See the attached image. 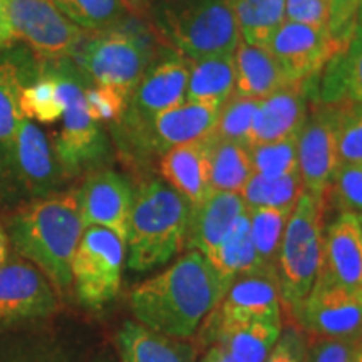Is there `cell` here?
Returning <instances> with one entry per match:
<instances>
[{
  "label": "cell",
  "mask_w": 362,
  "mask_h": 362,
  "mask_svg": "<svg viewBox=\"0 0 362 362\" xmlns=\"http://www.w3.org/2000/svg\"><path fill=\"white\" fill-rule=\"evenodd\" d=\"M309 341L305 332L296 324L282 327V332L264 362H307Z\"/></svg>",
  "instance_id": "obj_41"
},
{
  "label": "cell",
  "mask_w": 362,
  "mask_h": 362,
  "mask_svg": "<svg viewBox=\"0 0 362 362\" xmlns=\"http://www.w3.org/2000/svg\"><path fill=\"white\" fill-rule=\"evenodd\" d=\"M305 83L291 84L269 98L260 99L253 117L248 146L293 138L307 119Z\"/></svg>",
  "instance_id": "obj_22"
},
{
  "label": "cell",
  "mask_w": 362,
  "mask_h": 362,
  "mask_svg": "<svg viewBox=\"0 0 362 362\" xmlns=\"http://www.w3.org/2000/svg\"><path fill=\"white\" fill-rule=\"evenodd\" d=\"M248 148H250L253 173L277 178L298 170L297 136L274 143L253 144Z\"/></svg>",
  "instance_id": "obj_37"
},
{
  "label": "cell",
  "mask_w": 362,
  "mask_h": 362,
  "mask_svg": "<svg viewBox=\"0 0 362 362\" xmlns=\"http://www.w3.org/2000/svg\"><path fill=\"white\" fill-rule=\"evenodd\" d=\"M188 76L189 59L168 49L146 67L131 90L128 107L119 121H144L178 106L187 96Z\"/></svg>",
  "instance_id": "obj_17"
},
{
  "label": "cell",
  "mask_w": 362,
  "mask_h": 362,
  "mask_svg": "<svg viewBox=\"0 0 362 362\" xmlns=\"http://www.w3.org/2000/svg\"><path fill=\"white\" fill-rule=\"evenodd\" d=\"M243 42L269 47L285 19V0H228Z\"/></svg>",
  "instance_id": "obj_30"
},
{
  "label": "cell",
  "mask_w": 362,
  "mask_h": 362,
  "mask_svg": "<svg viewBox=\"0 0 362 362\" xmlns=\"http://www.w3.org/2000/svg\"><path fill=\"white\" fill-rule=\"evenodd\" d=\"M202 362H233L232 357L226 354L225 349L218 344H214L210 347V351L206 352L205 357H203Z\"/></svg>",
  "instance_id": "obj_45"
},
{
  "label": "cell",
  "mask_w": 362,
  "mask_h": 362,
  "mask_svg": "<svg viewBox=\"0 0 362 362\" xmlns=\"http://www.w3.org/2000/svg\"><path fill=\"white\" fill-rule=\"evenodd\" d=\"M228 292L205 255L188 250L173 265L131 291L134 319L163 336L189 339Z\"/></svg>",
  "instance_id": "obj_1"
},
{
  "label": "cell",
  "mask_w": 362,
  "mask_h": 362,
  "mask_svg": "<svg viewBox=\"0 0 362 362\" xmlns=\"http://www.w3.org/2000/svg\"><path fill=\"white\" fill-rule=\"evenodd\" d=\"M149 0H126V4H128L129 8H141L146 6Z\"/></svg>",
  "instance_id": "obj_50"
},
{
  "label": "cell",
  "mask_w": 362,
  "mask_h": 362,
  "mask_svg": "<svg viewBox=\"0 0 362 362\" xmlns=\"http://www.w3.org/2000/svg\"><path fill=\"white\" fill-rule=\"evenodd\" d=\"M210 327V325H208ZM282 332V322H252L214 327L211 341L233 362H264Z\"/></svg>",
  "instance_id": "obj_27"
},
{
  "label": "cell",
  "mask_w": 362,
  "mask_h": 362,
  "mask_svg": "<svg viewBox=\"0 0 362 362\" xmlns=\"http://www.w3.org/2000/svg\"><path fill=\"white\" fill-rule=\"evenodd\" d=\"M220 110L197 103H181L144 121H119L115 133L119 146L133 158L163 155L168 149L206 138L214 133Z\"/></svg>",
  "instance_id": "obj_8"
},
{
  "label": "cell",
  "mask_w": 362,
  "mask_h": 362,
  "mask_svg": "<svg viewBox=\"0 0 362 362\" xmlns=\"http://www.w3.org/2000/svg\"><path fill=\"white\" fill-rule=\"evenodd\" d=\"M62 181L64 173L51 141L34 121L24 117L0 171V183L33 202L56 193Z\"/></svg>",
  "instance_id": "obj_11"
},
{
  "label": "cell",
  "mask_w": 362,
  "mask_h": 362,
  "mask_svg": "<svg viewBox=\"0 0 362 362\" xmlns=\"http://www.w3.org/2000/svg\"><path fill=\"white\" fill-rule=\"evenodd\" d=\"M13 42L12 39V34H11V29H8L6 19H4L2 12H0V49L7 47V45H11Z\"/></svg>",
  "instance_id": "obj_48"
},
{
  "label": "cell",
  "mask_w": 362,
  "mask_h": 362,
  "mask_svg": "<svg viewBox=\"0 0 362 362\" xmlns=\"http://www.w3.org/2000/svg\"><path fill=\"white\" fill-rule=\"evenodd\" d=\"M208 262L214 265L216 274L230 288L235 280L242 275L264 272L260 260L257 259L255 248L250 240V218L248 210L237 220L232 232L220 243V247L208 257ZM275 272V270H274Z\"/></svg>",
  "instance_id": "obj_28"
},
{
  "label": "cell",
  "mask_w": 362,
  "mask_h": 362,
  "mask_svg": "<svg viewBox=\"0 0 362 362\" xmlns=\"http://www.w3.org/2000/svg\"><path fill=\"white\" fill-rule=\"evenodd\" d=\"M11 255V240H8V235L4 226L0 225V265L4 264Z\"/></svg>",
  "instance_id": "obj_47"
},
{
  "label": "cell",
  "mask_w": 362,
  "mask_h": 362,
  "mask_svg": "<svg viewBox=\"0 0 362 362\" xmlns=\"http://www.w3.org/2000/svg\"><path fill=\"white\" fill-rule=\"evenodd\" d=\"M0 362H49L39 356H30L25 352L21 354H0Z\"/></svg>",
  "instance_id": "obj_46"
},
{
  "label": "cell",
  "mask_w": 362,
  "mask_h": 362,
  "mask_svg": "<svg viewBox=\"0 0 362 362\" xmlns=\"http://www.w3.org/2000/svg\"><path fill=\"white\" fill-rule=\"evenodd\" d=\"M253 168L250 160V148L242 143L226 141L210 134V185L215 192L240 193Z\"/></svg>",
  "instance_id": "obj_29"
},
{
  "label": "cell",
  "mask_w": 362,
  "mask_h": 362,
  "mask_svg": "<svg viewBox=\"0 0 362 362\" xmlns=\"http://www.w3.org/2000/svg\"><path fill=\"white\" fill-rule=\"evenodd\" d=\"M267 49L277 59L291 83L297 84L317 78L330 59L341 51V45L329 29L284 22Z\"/></svg>",
  "instance_id": "obj_16"
},
{
  "label": "cell",
  "mask_w": 362,
  "mask_h": 362,
  "mask_svg": "<svg viewBox=\"0 0 362 362\" xmlns=\"http://www.w3.org/2000/svg\"><path fill=\"white\" fill-rule=\"evenodd\" d=\"M252 322H282V300L274 270L238 277L230 285L220 305L208 315L210 327Z\"/></svg>",
  "instance_id": "obj_15"
},
{
  "label": "cell",
  "mask_w": 362,
  "mask_h": 362,
  "mask_svg": "<svg viewBox=\"0 0 362 362\" xmlns=\"http://www.w3.org/2000/svg\"><path fill=\"white\" fill-rule=\"evenodd\" d=\"M361 4H362V0H361Z\"/></svg>",
  "instance_id": "obj_52"
},
{
  "label": "cell",
  "mask_w": 362,
  "mask_h": 362,
  "mask_svg": "<svg viewBox=\"0 0 362 362\" xmlns=\"http://www.w3.org/2000/svg\"><path fill=\"white\" fill-rule=\"evenodd\" d=\"M19 107L22 117L39 123H56L64 112L59 88L52 76L44 69L42 59L37 76L29 84L22 86L19 93Z\"/></svg>",
  "instance_id": "obj_33"
},
{
  "label": "cell",
  "mask_w": 362,
  "mask_h": 362,
  "mask_svg": "<svg viewBox=\"0 0 362 362\" xmlns=\"http://www.w3.org/2000/svg\"><path fill=\"white\" fill-rule=\"evenodd\" d=\"M302 192H304V185L297 170L291 175L277 176V178L253 173L240 194L245 202L247 210L250 208L293 210Z\"/></svg>",
  "instance_id": "obj_31"
},
{
  "label": "cell",
  "mask_w": 362,
  "mask_h": 362,
  "mask_svg": "<svg viewBox=\"0 0 362 362\" xmlns=\"http://www.w3.org/2000/svg\"><path fill=\"white\" fill-rule=\"evenodd\" d=\"M337 153L339 165L362 163V103L339 106Z\"/></svg>",
  "instance_id": "obj_38"
},
{
  "label": "cell",
  "mask_w": 362,
  "mask_h": 362,
  "mask_svg": "<svg viewBox=\"0 0 362 362\" xmlns=\"http://www.w3.org/2000/svg\"><path fill=\"white\" fill-rule=\"evenodd\" d=\"M317 279L362 288V225L357 214L341 211L324 230L322 267Z\"/></svg>",
  "instance_id": "obj_20"
},
{
  "label": "cell",
  "mask_w": 362,
  "mask_h": 362,
  "mask_svg": "<svg viewBox=\"0 0 362 362\" xmlns=\"http://www.w3.org/2000/svg\"><path fill=\"white\" fill-rule=\"evenodd\" d=\"M245 211L242 194L214 189L200 206L192 208L185 248L200 252L208 259Z\"/></svg>",
  "instance_id": "obj_23"
},
{
  "label": "cell",
  "mask_w": 362,
  "mask_h": 362,
  "mask_svg": "<svg viewBox=\"0 0 362 362\" xmlns=\"http://www.w3.org/2000/svg\"><path fill=\"white\" fill-rule=\"evenodd\" d=\"M22 83L12 59L0 64V171L6 165L22 117L19 93Z\"/></svg>",
  "instance_id": "obj_34"
},
{
  "label": "cell",
  "mask_w": 362,
  "mask_h": 362,
  "mask_svg": "<svg viewBox=\"0 0 362 362\" xmlns=\"http://www.w3.org/2000/svg\"><path fill=\"white\" fill-rule=\"evenodd\" d=\"M126 243L103 226H88L71 264L72 288L81 304L101 309L121 291Z\"/></svg>",
  "instance_id": "obj_9"
},
{
  "label": "cell",
  "mask_w": 362,
  "mask_h": 362,
  "mask_svg": "<svg viewBox=\"0 0 362 362\" xmlns=\"http://www.w3.org/2000/svg\"><path fill=\"white\" fill-rule=\"evenodd\" d=\"M305 86L314 104L362 103V4L349 42L330 59L317 78L305 81Z\"/></svg>",
  "instance_id": "obj_19"
},
{
  "label": "cell",
  "mask_w": 362,
  "mask_h": 362,
  "mask_svg": "<svg viewBox=\"0 0 362 362\" xmlns=\"http://www.w3.org/2000/svg\"><path fill=\"white\" fill-rule=\"evenodd\" d=\"M187 98L188 101L221 110L223 104L232 98L237 69H235V54L214 56L189 61Z\"/></svg>",
  "instance_id": "obj_26"
},
{
  "label": "cell",
  "mask_w": 362,
  "mask_h": 362,
  "mask_svg": "<svg viewBox=\"0 0 362 362\" xmlns=\"http://www.w3.org/2000/svg\"><path fill=\"white\" fill-rule=\"evenodd\" d=\"M329 2V33L341 45V51L352 37L356 27L361 0H327Z\"/></svg>",
  "instance_id": "obj_42"
},
{
  "label": "cell",
  "mask_w": 362,
  "mask_h": 362,
  "mask_svg": "<svg viewBox=\"0 0 362 362\" xmlns=\"http://www.w3.org/2000/svg\"><path fill=\"white\" fill-rule=\"evenodd\" d=\"M192 208L165 181L151 178L136 189L131 210L128 267L144 274L165 265L187 243Z\"/></svg>",
  "instance_id": "obj_3"
},
{
  "label": "cell",
  "mask_w": 362,
  "mask_h": 362,
  "mask_svg": "<svg viewBox=\"0 0 362 362\" xmlns=\"http://www.w3.org/2000/svg\"><path fill=\"white\" fill-rule=\"evenodd\" d=\"M292 317L298 327L314 337L361 339L362 288L342 287L317 279Z\"/></svg>",
  "instance_id": "obj_12"
},
{
  "label": "cell",
  "mask_w": 362,
  "mask_h": 362,
  "mask_svg": "<svg viewBox=\"0 0 362 362\" xmlns=\"http://www.w3.org/2000/svg\"><path fill=\"white\" fill-rule=\"evenodd\" d=\"M0 12L12 39L25 42L42 61L74 57L88 35L51 0H0Z\"/></svg>",
  "instance_id": "obj_10"
},
{
  "label": "cell",
  "mask_w": 362,
  "mask_h": 362,
  "mask_svg": "<svg viewBox=\"0 0 362 362\" xmlns=\"http://www.w3.org/2000/svg\"><path fill=\"white\" fill-rule=\"evenodd\" d=\"M71 22L89 33L111 29L123 21L126 0H51Z\"/></svg>",
  "instance_id": "obj_35"
},
{
  "label": "cell",
  "mask_w": 362,
  "mask_h": 362,
  "mask_svg": "<svg viewBox=\"0 0 362 362\" xmlns=\"http://www.w3.org/2000/svg\"><path fill=\"white\" fill-rule=\"evenodd\" d=\"M151 59V44L133 27L99 30L79 45L74 62L96 86H110L126 94L141 79Z\"/></svg>",
  "instance_id": "obj_7"
},
{
  "label": "cell",
  "mask_w": 362,
  "mask_h": 362,
  "mask_svg": "<svg viewBox=\"0 0 362 362\" xmlns=\"http://www.w3.org/2000/svg\"><path fill=\"white\" fill-rule=\"evenodd\" d=\"M86 106L98 123H117L128 107V96L110 86H94L86 90Z\"/></svg>",
  "instance_id": "obj_40"
},
{
  "label": "cell",
  "mask_w": 362,
  "mask_h": 362,
  "mask_svg": "<svg viewBox=\"0 0 362 362\" xmlns=\"http://www.w3.org/2000/svg\"><path fill=\"white\" fill-rule=\"evenodd\" d=\"M84 226H103L126 243L129 233L134 192L123 175L112 170H94L78 189Z\"/></svg>",
  "instance_id": "obj_18"
},
{
  "label": "cell",
  "mask_w": 362,
  "mask_h": 362,
  "mask_svg": "<svg viewBox=\"0 0 362 362\" xmlns=\"http://www.w3.org/2000/svg\"><path fill=\"white\" fill-rule=\"evenodd\" d=\"M121 362H197L198 349L183 339L158 334L134 320H126L116 334Z\"/></svg>",
  "instance_id": "obj_24"
},
{
  "label": "cell",
  "mask_w": 362,
  "mask_h": 362,
  "mask_svg": "<svg viewBox=\"0 0 362 362\" xmlns=\"http://www.w3.org/2000/svg\"><path fill=\"white\" fill-rule=\"evenodd\" d=\"M158 168L165 183L180 193L189 208L200 206L214 192L210 185V134L165 151Z\"/></svg>",
  "instance_id": "obj_21"
},
{
  "label": "cell",
  "mask_w": 362,
  "mask_h": 362,
  "mask_svg": "<svg viewBox=\"0 0 362 362\" xmlns=\"http://www.w3.org/2000/svg\"><path fill=\"white\" fill-rule=\"evenodd\" d=\"M42 64L56 81L64 103L61 131L52 143L64 178L99 168L110 155V141L101 123L93 119L86 106L89 78L71 59L42 61Z\"/></svg>",
  "instance_id": "obj_4"
},
{
  "label": "cell",
  "mask_w": 362,
  "mask_h": 362,
  "mask_svg": "<svg viewBox=\"0 0 362 362\" xmlns=\"http://www.w3.org/2000/svg\"><path fill=\"white\" fill-rule=\"evenodd\" d=\"M155 30L189 61L235 54L242 39L228 0H165L155 12Z\"/></svg>",
  "instance_id": "obj_5"
},
{
  "label": "cell",
  "mask_w": 362,
  "mask_h": 362,
  "mask_svg": "<svg viewBox=\"0 0 362 362\" xmlns=\"http://www.w3.org/2000/svg\"><path fill=\"white\" fill-rule=\"evenodd\" d=\"M359 339L314 337L309 344L307 362H352Z\"/></svg>",
  "instance_id": "obj_43"
},
{
  "label": "cell",
  "mask_w": 362,
  "mask_h": 362,
  "mask_svg": "<svg viewBox=\"0 0 362 362\" xmlns=\"http://www.w3.org/2000/svg\"><path fill=\"white\" fill-rule=\"evenodd\" d=\"M285 17L288 22L329 29L327 0H285Z\"/></svg>",
  "instance_id": "obj_44"
},
{
  "label": "cell",
  "mask_w": 362,
  "mask_h": 362,
  "mask_svg": "<svg viewBox=\"0 0 362 362\" xmlns=\"http://www.w3.org/2000/svg\"><path fill=\"white\" fill-rule=\"evenodd\" d=\"M327 200L341 211L362 215V163L339 165L325 193V202Z\"/></svg>",
  "instance_id": "obj_39"
},
{
  "label": "cell",
  "mask_w": 362,
  "mask_h": 362,
  "mask_svg": "<svg viewBox=\"0 0 362 362\" xmlns=\"http://www.w3.org/2000/svg\"><path fill=\"white\" fill-rule=\"evenodd\" d=\"M339 106L314 104L312 115L297 134L298 173L305 192L325 198L339 168L337 153Z\"/></svg>",
  "instance_id": "obj_13"
},
{
  "label": "cell",
  "mask_w": 362,
  "mask_h": 362,
  "mask_svg": "<svg viewBox=\"0 0 362 362\" xmlns=\"http://www.w3.org/2000/svg\"><path fill=\"white\" fill-rule=\"evenodd\" d=\"M57 292L37 267L8 255L0 265V322L42 319L57 310Z\"/></svg>",
  "instance_id": "obj_14"
},
{
  "label": "cell",
  "mask_w": 362,
  "mask_h": 362,
  "mask_svg": "<svg viewBox=\"0 0 362 362\" xmlns=\"http://www.w3.org/2000/svg\"><path fill=\"white\" fill-rule=\"evenodd\" d=\"M325 198L302 192L288 216L275 264L279 296L293 314L314 287L322 267Z\"/></svg>",
  "instance_id": "obj_6"
},
{
  "label": "cell",
  "mask_w": 362,
  "mask_h": 362,
  "mask_svg": "<svg viewBox=\"0 0 362 362\" xmlns=\"http://www.w3.org/2000/svg\"><path fill=\"white\" fill-rule=\"evenodd\" d=\"M352 362H362V336H361L359 341H357L356 352H354V357H352Z\"/></svg>",
  "instance_id": "obj_49"
},
{
  "label": "cell",
  "mask_w": 362,
  "mask_h": 362,
  "mask_svg": "<svg viewBox=\"0 0 362 362\" xmlns=\"http://www.w3.org/2000/svg\"><path fill=\"white\" fill-rule=\"evenodd\" d=\"M259 103L260 99L243 98L235 94L220 110L214 134L220 139L242 143L248 146L253 117L259 110Z\"/></svg>",
  "instance_id": "obj_36"
},
{
  "label": "cell",
  "mask_w": 362,
  "mask_h": 362,
  "mask_svg": "<svg viewBox=\"0 0 362 362\" xmlns=\"http://www.w3.org/2000/svg\"><path fill=\"white\" fill-rule=\"evenodd\" d=\"M359 218H361V225H362V215H359Z\"/></svg>",
  "instance_id": "obj_51"
},
{
  "label": "cell",
  "mask_w": 362,
  "mask_h": 362,
  "mask_svg": "<svg viewBox=\"0 0 362 362\" xmlns=\"http://www.w3.org/2000/svg\"><path fill=\"white\" fill-rule=\"evenodd\" d=\"M86 226L78 189L56 192L25 203L8 221V240L17 255L37 267L57 296L72 288L71 264Z\"/></svg>",
  "instance_id": "obj_2"
},
{
  "label": "cell",
  "mask_w": 362,
  "mask_h": 362,
  "mask_svg": "<svg viewBox=\"0 0 362 362\" xmlns=\"http://www.w3.org/2000/svg\"><path fill=\"white\" fill-rule=\"evenodd\" d=\"M235 94L243 98L264 99L292 84L269 49L247 42H240L235 51Z\"/></svg>",
  "instance_id": "obj_25"
},
{
  "label": "cell",
  "mask_w": 362,
  "mask_h": 362,
  "mask_svg": "<svg viewBox=\"0 0 362 362\" xmlns=\"http://www.w3.org/2000/svg\"><path fill=\"white\" fill-rule=\"evenodd\" d=\"M292 210L282 208H250V240L255 248L257 259L267 270H275L282 243L285 226Z\"/></svg>",
  "instance_id": "obj_32"
}]
</instances>
